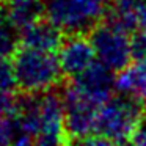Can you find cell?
<instances>
[{
	"instance_id": "6da1fadb",
	"label": "cell",
	"mask_w": 146,
	"mask_h": 146,
	"mask_svg": "<svg viewBox=\"0 0 146 146\" xmlns=\"http://www.w3.org/2000/svg\"><path fill=\"white\" fill-rule=\"evenodd\" d=\"M44 16L64 36H88L105 21L113 0H42Z\"/></svg>"
},
{
	"instance_id": "7a4b0ae2",
	"label": "cell",
	"mask_w": 146,
	"mask_h": 146,
	"mask_svg": "<svg viewBox=\"0 0 146 146\" xmlns=\"http://www.w3.org/2000/svg\"><path fill=\"white\" fill-rule=\"evenodd\" d=\"M13 64L17 90L24 94H39L57 90L66 79L57 54L52 52L19 47L13 55Z\"/></svg>"
},
{
	"instance_id": "3957f363",
	"label": "cell",
	"mask_w": 146,
	"mask_h": 146,
	"mask_svg": "<svg viewBox=\"0 0 146 146\" xmlns=\"http://www.w3.org/2000/svg\"><path fill=\"white\" fill-rule=\"evenodd\" d=\"M145 111L138 101L116 93L99 110L96 135L116 146H129Z\"/></svg>"
},
{
	"instance_id": "277c9868",
	"label": "cell",
	"mask_w": 146,
	"mask_h": 146,
	"mask_svg": "<svg viewBox=\"0 0 146 146\" xmlns=\"http://www.w3.org/2000/svg\"><path fill=\"white\" fill-rule=\"evenodd\" d=\"M96 54V60L110 69L113 74H119L133 63L132 38L129 33L119 30L108 22H102L88 35Z\"/></svg>"
},
{
	"instance_id": "5b68a950",
	"label": "cell",
	"mask_w": 146,
	"mask_h": 146,
	"mask_svg": "<svg viewBox=\"0 0 146 146\" xmlns=\"http://www.w3.org/2000/svg\"><path fill=\"white\" fill-rule=\"evenodd\" d=\"M64 102V130L69 143H77L96 135L98 116L102 105L80 94L69 82L61 90Z\"/></svg>"
},
{
	"instance_id": "8992f818",
	"label": "cell",
	"mask_w": 146,
	"mask_h": 146,
	"mask_svg": "<svg viewBox=\"0 0 146 146\" xmlns=\"http://www.w3.org/2000/svg\"><path fill=\"white\" fill-rule=\"evenodd\" d=\"M61 71L68 80L82 76L96 63V54L88 36H64L63 44L57 52Z\"/></svg>"
},
{
	"instance_id": "52a82bcc",
	"label": "cell",
	"mask_w": 146,
	"mask_h": 146,
	"mask_svg": "<svg viewBox=\"0 0 146 146\" xmlns=\"http://www.w3.org/2000/svg\"><path fill=\"white\" fill-rule=\"evenodd\" d=\"M69 83L80 94L99 105H104L116 94V76L98 61L82 76L69 80Z\"/></svg>"
},
{
	"instance_id": "ba28073f",
	"label": "cell",
	"mask_w": 146,
	"mask_h": 146,
	"mask_svg": "<svg viewBox=\"0 0 146 146\" xmlns=\"http://www.w3.org/2000/svg\"><path fill=\"white\" fill-rule=\"evenodd\" d=\"M104 22L132 36L146 32V0H113Z\"/></svg>"
},
{
	"instance_id": "9c48e42d",
	"label": "cell",
	"mask_w": 146,
	"mask_h": 146,
	"mask_svg": "<svg viewBox=\"0 0 146 146\" xmlns=\"http://www.w3.org/2000/svg\"><path fill=\"white\" fill-rule=\"evenodd\" d=\"M63 41L64 35L46 17L21 30V47L57 54Z\"/></svg>"
},
{
	"instance_id": "30bf717a",
	"label": "cell",
	"mask_w": 146,
	"mask_h": 146,
	"mask_svg": "<svg viewBox=\"0 0 146 146\" xmlns=\"http://www.w3.org/2000/svg\"><path fill=\"white\" fill-rule=\"evenodd\" d=\"M116 93L135 99L146 108V61H133L116 74Z\"/></svg>"
},
{
	"instance_id": "8fae6325",
	"label": "cell",
	"mask_w": 146,
	"mask_h": 146,
	"mask_svg": "<svg viewBox=\"0 0 146 146\" xmlns=\"http://www.w3.org/2000/svg\"><path fill=\"white\" fill-rule=\"evenodd\" d=\"M2 8L19 32L46 17L42 0H7Z\"/></svg>"
},
{
	"instance_id": "7c38bea8",
	"label": "cell",
	"mask_w": 146,
	"mask_h": 146,
	"mask_svg": "<svg viewBox=\"0 0 146 146\" xmlns=\"http://www.w3.org/2000/svg\"><path fill=\"white\" fill-rule=\"evenodd\" d=\"M21 47V32L0 5V58H13Z\"/></svg>"
},
{
	"instance_id": "4fadbf2b",
	"label": "cell",
	"mask_w": 146,
	"mask_h": 146,
	"mask_svg": "<svg viewBox=\"0 0 146 146\" xmlns=\"http://www.w3.org/2000/svg\"><path fill=\"white\" fill-rule=\"evenodd\" d=\"M19 135L21 133L16 118L0 116V146H11Z\"/></svg>"
},
{
	"instance_id": "5bb4252c",
	"label": "cell",
	"mask_w": 146,
	"mask_h": 146,
	"mask_svg": "<svg viewBox=\"0 0 146 146\" xmlns=\"http://www.w3.org/2000/svg\"><path fill=\"white\" fill-rule=\"evenodd\" d=\"M0 88L8 91L17 90L13 58H0Z\"/></svg>"
},
{
	"instance_id": "9a60e30c",
	"label": "cell",
	"mask_w": 146,
	"mask_h": 146,
	"mask_svg": "<svg viewBox=\"0 0 146 146\" xmlns=\"http://www.w3.org/2000/svg\"><path fill=\"white\" fill-rule=\"evenodd\" d=\"M17 107V98L14 91L0 88V116H14Z\"/></svg>"
},
{
	"instance_id": "2e32d148",
	"label": "cell",
	"mask_w": 146,
	"mask_h": 146,
	"mask_svg": "<svg viewBox=\"0 0 146 146\" xmlns=\"http://www.w3.org/2000/svg\"><path fill=\"white\" fill-rule=\"evenodd\" d=\"M133 61H146V32L132 36Z\"/></svg>"
},
{
	"instance_id": "e0dca14e",
	"label": "cell",
	"mask_w": 146,
	"mask_h": 146,
	"mask_svg": "<svg viewBox=\"0 0 146 146\" xmlns=\"http://www.w3.org/2000/svg\"><path fill=\"white\" fill-rule=\"evenodd\" d=\"M129 146H146V111L143 115L141 121H140L137 132L133 133L132 140H130Z\"/></svg>"
},
{
	"instance_id": "ac0fdd59",
	"label": "cell",
	"mask_w": 146,
	"mask_h": 146,
	"mask_svg": "<svg viewBox=\"0 0 146 146\" xmlns=\"http://www.w3.org/2000/svg\"><path fill=\"white\" fill-rule=\"evenodd\" d=\"M11 146H33V141H32V138H29L27 135H19L14 140V143Z\"/></svg>"
},
{
	"instance_id": "d6986e66",
	"label": "cell",
	"mask_w": 146,
	"mask_h": 146,
	"mask_svg": "<svg viewBox=\"0 0 146 146\" xmlns=\"http://www.w3.org/2000/svg\"><path fill=\"white\" fill-rule=\"evenodd\" d=\"M3 2H7V0H2V3H3Z\"/></svg>"
}]
</instances>
